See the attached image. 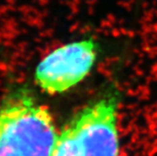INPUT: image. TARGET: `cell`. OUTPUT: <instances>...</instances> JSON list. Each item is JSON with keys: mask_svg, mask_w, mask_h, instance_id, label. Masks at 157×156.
Returning a JSON list of instances; mask_svg holds the SVG:
<instances>
[{"mask_svg": "<svg viewBox=\"0 0 157 156\" xmlns=\"http://www.w3.org/2000/svg\"><path fill=\"white\" fill-rule=\"evenodd\" d=\"M57 137L50 112L28 90L0 104V156H52Z\"/></svg>", "mask_w": 157, "mask_h": 156, "instance_id": "obj_1", "label": "cell"}, {"mask_svg": "<svg viewBox=\"0 0 157 156\" xmlns=\"http://www.w3.org/2000/svg\"><path fill=\"white\" fill-rule=\"evenodd\" d=\"M118 107L111 93L81 109L58 134L52 156H119Z\"/></svg>", "mask_w": 157, "mask_h": 156, "instance_id": "obj_2", "label": "cell"}, {"mask_svg": "<svg viewBox=\"0 0 157 156\" xmlns=\"http://www.w3.org/2000/svg\"><path fill=\"white\" fill-rule=\"evenodd\" d=\"M98 58V45L84 39L56 48L42 59L35 80L49 94L61 93L80 83L92 70Z\"/></svg>", "mask_w": 157, "mask_h": 156, "instance_id": "obj_3", "label": "cell"}]
</instances>
